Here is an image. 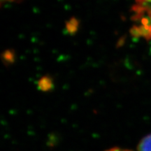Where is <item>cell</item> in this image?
<instances>
[{
  "mask_svg": "<svg viewBox=\"0 0 151 151\" xmlns=\"http://www.w3.org/2000/svg\"><path fill=\"white\" fill-rule=\"evenodd\" d=\"M1 57H2V59L4 61L6 62V63L11 64L14 63L15 61V57H16V55H15L14 50H6L3 52L2 55H1Z\"/></svg>",
  "mask_w": 151,
  "mask_h": 151,
  "instance_id": "4",
  "label": "cell"
},
{
  "mask_svg": "<svg viewBox=\"0 0 151 151\" xmlns=\"http://www.w3.org/2000/svg\"><path fill=\"white\" fill-rule=\"evenodd\" d=\"M149 16H150V18L151 19V11H150V12H149Z\"/></svg>",
  "mask_w": 151,
  "mask_h": 151,
  "instance_id": "13",
  "label": "cell"
},
{
  "mask_svg": "<svg viewBox=\"0 0 151 151\" xmlns=\"http://www.w3.org/2000/svg\"><path fill=\"white\" fill-rule=\"evenodd\" d=\"M1 1H4V0H1ZM6 1H14V2H21L22 0H6Z\"/></svg>",
  "mask_w": 151,
  "mask_h": 151,
  "instance_id": "12",
  "label": "cell"
},
{
  "mask_svg": "<svg viewBox=\"0 0 151 151\" xmlns=\"http://www.w3.org/2000/svg\"><path fill=\"white\" fill-rule=\"evenodd\" d=\"M124 42H125V37H122L119 39L118 43H117V47L118 48H120V47L124 45Z\"/></svg>",
  "mask_w": 151,
  "mask_h": 151,
  "instance_id": "10",
  "label": "cell"
},
{
  "mask_svg": "<svg viewBox=\"0 0 151 151\" xmlns=\"http://www.w3.org/2000/svg\"><path fill=\"white\" fill-rule=\"evenodd\" d=\"M139 27H140L141 37H144L147 41H149L150 39H151V25H141L139 26Z\"/></svg>",
  "mask_w": 151,
  "mask_h": 151,
  "instance_id": "5",
  "label": "cell"
},
{
  "mask_svg": "<svg viewBox=\"0 0 151 151\" xmlns=\"http://www.w3.org/2000/svg\"><path fill=\"white\" fill-rule=\"evenodd\" d=\"M52 81L48 76H43L39 81V88L43 91H48L52 88Z\"/></svg>",
  "mask_w": 151,
  "mask_h": 151,
  "instance_id": "1",
  "label": "cell"
},
{
  "mask_svg": "<svg viewBox=\"0 0 151 151\" xmlns=\"http://www.w3.org/2000/svg\"><path fill=\"white\" fill-rule=\"evenodd\" d=\"M138 150L139 151H151V134L147 136L141 141Z\"/></svg>",
  "mask_w": 151,
  "mask_h": 151,
  "instance_id": "3",
  "label": "cell"
},
{
  "mask_svg": "<svg viewBox=\"0 0 151 151\" xmlns=\"http://www.w3.org/2000/svg\"><path fill=\"white\" fill-rule=\"evenodd\" d=\"M129 33L132 37L134 38H139L141 37V33L139 26L134 25L129 30Z\"/></svg>",
  "mask_w": 151,
  "mask_h": 151,
  "instance_id": "7",
  "label": "cell"
},
{
  "mask_svg": "<svg viewBox=\"0 0 151 151\" xmlns=\"http://www.w3.org/2000/svg\"><path fill=\"white\" fill-rule=\"evenodd\" d=\"M147 8L144 6L134 5L132 7V11L136 13V14H144L145 11H146Z\"/></svg>",
  "mask_w": 151,
  "mask_h": 151,
  "instance_id": "6",
  "label": "cell"
},
{
  "mask_svg": "<svg viewBox=\"0 0 151 151\" xmlns=\"http://www.w3.org/2000/svg\"><path fill=\"white\" fill-rule=\"evenodd\" d=\"M136 2H137L138 5L144 6L145 3L146 2V0H136Z\"/></svg>",
  "mask_w": 151,
  "mask_h": 151,
  "instance_id": "11",
  "label": "cell"
},
{
  "mask_svg": "<svg viewBox=\"0 0 151 151\" xmlns=\"http://www.w3.org/2000/svg\"><path fill=\"white\" fill-rule=\"evenodd\" d=\"M106 151H132L130 150H128V149L125 148H118V147H115V148L109 149V150Z\"/></svg>",
  "mask_w": 151,
  "mask_h": 151,
  "instance_id": "9",
  "label": "cell"
},
{
  "mask_svg": "<svg viewBox=\"0 0 151 151\" xmlns=\"http://www.w3.org/2000/svg\"><path fill=\"white\" fill-rule=\"evenodd\" d=\"M141 23L142 25L150 26L151 25V19L150 18H143L141 19Z\"/></svg>",
  "mask_w": 151,
  "mask_h": 151,
  "instance_id": "8",
  "label": "cell"
},
{
  "mask_svg": "<svg viewBox=\"0 0 151 151\" xmlns=\"http://www.w3.org/2000/svg\"><path fill=\"white\" fill-rule=\"evenodd\" d=\"M79 26L78 20L75 18H71L70 20L66 22V29L69 34H75L78 31Z\"/></svg>",
  "mask_w": 151,
  "mask_h": 151,
  "instance_id": "2",
  "label": "cell"
}]
</instances>
